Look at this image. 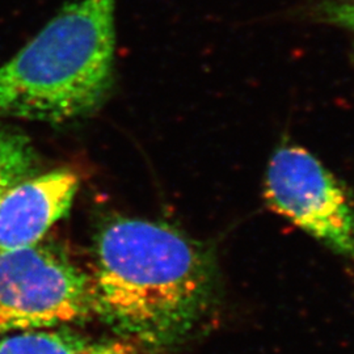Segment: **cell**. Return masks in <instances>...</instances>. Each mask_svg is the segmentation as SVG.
I'll return each instance as SVG.
<instances>
[{
	"instance_id": "1",
	"label": "cell",
	"mask_w": 354,
	"mask_h": 354,
	"mask_svg": "<svg viewBox=\"0 0 354 354\" xmlns=\"http://www.w3.org/2000/svg\"><path fill=\"white\" fill-rule=\"evenodd\" d=\"M88 276L95 317L138 348L184 342L214 302L210 254L176 228L146 219L106 221Z\"/></svg>"
},
{
	"instance_id": "2",
	"label": "cell",
	"mask_w": 354,
	"mask_h": 354,
	"mask_svg": "<svg viewBox=\"0 0 354 354\" xmlns=\"http://www.w3.org/2000/svg\"><path fill=\"white\" fill-rule=\"evenodd\" d=\"M115 1H68L0 66V122L66 124L102 106L113 83Z\"/></svg>"
},
{
	"instance_id": "3",
	"label": "cell",
	"mask_w": 354,
	"mask_h": 354,
	"mask_svg": "<svg viewBox=\"0 0 354 354\" xmlns=\"http://www.w3.org/2000/svg\"><path fill=\"white\" fill-rule=\"evenodd\" d=\"M95 317L89 276L38 243L0 251V333L71 327Z\"/></svg>"
},
{
	"instance_id": "4",
	"label": "cell",
	"mask_w": 354,
	"mask_h": 354,
	"mask_svg": "<svg viewBox=\"0 0 354 354\" xmlns=\"http://www.w3.org/2000/svg\"><path fill=\"white\" fill-rule=\"evenodd\" d=\"M266 201L279 214L330 250L354 259V205L328 169L297 146L272 156L266 177Z\"/></svg>"
},
{
	"instance_id": "5",
	"label": "cell",
	"mask_w": 354,
	"mask_h": 354,
	"mask_svg": "<svg viewBox=\"0 0 354 354\" xmlns=\"http://www.w3.org/2000/svg\"><path fill=\"white\" fill-rule=\"evenodd\" d=\"M79 177L67 169L33 175L0 194V251L41 243L70 210Z\"/></svg>"
},
{
	"instance_id": "6",
	"label": "cell",
	"mask_w": 354,
	"mask_h": 354,
	"mask_svg": "<svg viewBox=\"0 0 354 354\" xmlns=\"http://www.w3.org/2000/svg\"><path fill=\"white\" fill-rule=\"evenodd\" d=\"M140 349L120 337H93L70 327L0 333V354H140Z\"/></svg>"
},
{
	"instance_id": "7",
	"label": "cell",
	"mask_w": 354,
	"mask_h": 354,
	"mask_svg": "<svg viewBox=\"0 0 354 354\" xmlns=\"http://www.w3.org/2000/svg\"><path fill=\"white\" fill-rule=\"evenodd\" d=\"M35 146L24 133L0 122V194L13 184L37 174Z\"/></svg>"
},
{
	"instance_id": "8",
	"label": "cell",
	"mask_w": 354,
	"mask_h": 354,
	"mask_svg": "<svg viewBox=\"0 0 354 354\" xmlns=\"http://www.w3.org/2000/svg\"><path fill=\"white\" fill-rule=\"evenodd\" d=\"M320 12L326 21L354 35V0H322Z\"/></svg>"
}]
</instances>
